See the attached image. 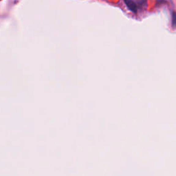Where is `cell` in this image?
<instances>
[{
    "mask_svg": "<svg viewBox=\"0 0 176 176\" xmlns=\"http://www.w3.org/2000/svg\"><path fill=\"white\" fill-rule=\"evenodd\" d=\"M125 2V4L127 5V6L128 8L132 11L133 13H136L137 10H138V6L135 2H134L133 0H124Z\"/></svg>",
    "mask_w": 176,
    "mask_h": 176,
    "instance_id": "cell-1",
    "label": "cell"
}]
</instances>
